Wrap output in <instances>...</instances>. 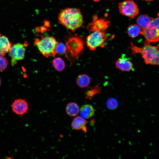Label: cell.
<instances>
[{"mask_svg":"<svg viewBox=\"0 0 159 159\" xmlns=\"http://www.w3.org/2000/svg\"><path fill=\"white\" fill-rule=\"evenodd\" d=\"M58 19L61 24L72 31L81 27L83 23L80 10L76 8H68L62 10Z\"/></svg>","mask_w":159,"mask_h":159,"instance_id":"6da1fadb","label":"cell"},{"mask_svg":"<svg viewBox=\"0 0 159 159\" xmlns=\"http://www.w3.org/2000/svg\"><path fill=\"white\" fill-rule=\"evenodd\" d=\"M131 54L139 53L141 55L145 63L147 64L159 66V47L151 45L145 41L141 47L135 46L132 43L129 47Z\"/></svg>","mask_w":159,"mask_h":159,"instance_id":"7a4b0ae2","label":"cell"},{"mask_svg":"<svg viewBox=\"0 0 159 159\" xmlns=\"http://www.w3.org/2000/svg\"><path fill=\"white\" fill-rule=\"evenodd\" d=\"M58 43L54 37L47 36L36 39L34 44L43 56L48 57L56 54L55 49Z\"/></svg>","mask_w":159,"mask_h":159,"instance_id":"3957f363","label":"cell"},{"mask_svg":"<svg viewBox=\"0 0 159 159\" xmlns=\"http://www.w3.org/2000/svg\"><path fill=\"white\" fill-rule=\"evenodd\" d=\"M65 55L71 62L77 59L84 50V42L81 38L77 36L69 38L66 42Z\"/></svg>","mask_w":159,"mask_h":159,"instance_id":"277c9868","label":"cell"},{"mask_svg":"<svg viewBox=\"0 0 159 159\" xmlns=\"http://www.w3.org/2000/svg\"><path fill=\"white\" fill-rule=\"evenodd\" d=\"M107 38L104 30L94 31L87 37V46L92 51L95 50L98 47H104L105 42Z\"/></svg>","mask_w":159,"mask_h":159,"instance_id":"5b68a950","label":"cell"},{"mask_svg":"<svg viewBox=\"0 0 159 159\" xmlns=\"http://www.w3.org/2000/svg\"><path fill=\"white\" fill-rule=\"evenodd\" d=\"M118 7L122 15L132 18L135 17L139 13L138 6L132 0H126L120 3Z\"/></svg>","mask_w":159,"mask_h":159,"instance_id":"8992f818","label":"cell"},{"mask_svg":"<svg viewBox=\"0 0 159 159\" xmlns=\"http://www.w3.org/2000/svg\"><path fill=\"white\" fill-rule=\"evenodd\" d=\"M26 49L24 44L17 43L12 45L9 51V56L11 58V63L14 66L17 61L23 60L25 57Z\"/></svg>","mask_w":159,"mask_h":159,"instance_id":"52a82bcc","label":"cell"},{"mask_svg":"<svg viewBox=\"0 0 159 159\" xmlns=\"http://www.w3.org/2000/svg\"><path fill=\"white\" fill-rule=\"evenodd\" d=\"M11 107L13 112L15 114L22 116L26 114L29 110V105L24 99H18L12 102Z\"/></svg>","mask_w":159,"mask_h":159,"instance_id":"ba28073f","label":"cell"},{"mask_svg":"<svg viewBox=\"0 0 159 159\" xmlns=\"http://www.w3.org/2000/svg\"><path fill=\"white\" fill-rule=\"evenodd\" d=\"M140 34L144 36L145 41L148 42L159 41V29L157 28L148 26L142 29Z\"/></svg>","mask_w":159,"mask_h":159,"instance_id":"9c48e42d","label":"cell"},{"mask_svg":"<svg viewBox=\"0 0 159 159\" xmlns=\"http://www.w3.org/2000/svg\"><path fill=\"white\" fill-rule=\"evenodd\" d=\"M115 66L117 69L125 72L130 71L133 68L132 62L123 54L116 61Z\"/></svg>","mask_w":159,"mask_h":159,"instance_id":"30bf717a","label":"cell"},{"mask_svg":"<svg viewBox=\"0 0 159 159\" xmlns=\"http://www.w3.org/2000/svg\"><path fill=\"white\" fill-rule=\"evenodd\" d=\"M87 123V121L85 119L81 116H78L73 120L71 126L72 129L74 130H82L85 132H86L87 131L86 127Z\"/></svg>","mask_w":159,"mask_h":159,"instance_id":"8fae6325","label":"cell"},{"mask_svg":"<svg viewBox=\"0 0 159 159\" xmlns=\"http://www.w3.org/2000/svg\"><path fill=\"white\" fill-rule=\"evenodd\" d=\"M12 44L8 38L0 34V55L4 56L9 52Z\"/></svg>","mask_w":159,"mask_h":159,"instance_id":"7c38bea8","label":"cell"},{"mask_svg":"<svg viewBox=\"0 0 159 159\" xmlns=\"http://www.w3.org/2000/svg\"><path fill=\"white\" fill-rule=\"evenodd\" d=\"M95 112L93 106L88 104L82 105L80 110V116L85 119L91 118L94 115Z\"/></svg>","mask_w":159,"mask_h":159,"instance_id":"4fadbf2b","label":"cell"},{"mask_svg":"<svg viewBox=\"0 0 159 159\" xmlns=\"http://www.w3.org/2000/svg\"><path fill=\"white\" fill-rule=\"evenodd\" d=\"M109 23L104 19L97 20L90 24L88 29L92 31L104 30L108 26Z\"/></svg>","mask_w":159,"mask_h":159,"instance_id":"5bb4252c","label":"cell"},{"mask_svg":"<svg viewBox=\"0 0 159 159\" xmlns=\"http://www.w3.org/2000/svg\"><path fill=\"white\" fill-rule=\"evenodd\" d=\"M80 108L78 105L75 102L68 103L66 107L67 114L69 116H77L80 112Z\"/></svg>","mask_w":159,"mask_h":159,"instance_id":"9a60e30c","label":"cell"},{"mask_svg":"<svg viewBox=\"0 0 159 159\" xmlns=\"http://www.w3.org/2000/svg\"><path fill=\"white\" fill-rule=\"evenodd\" d=\"M153 19L147 15H141L138 17L136 21L138 25L142 29H143L148 26Z\"/></svg>","mask_w":159,"mask_h":159,"instance_id":"2e32d148","label":"cell"},{"mask_svg":"<svg viewBox=\"0 0 159 159\" xmlns=\"http://www.w3.org/2000/svg\"><path fill=\"white\" fill-rule=\"evenodd\" d=\"M90 82L89 77L87 74H83L79 75L76 79V83L81 88H85L89 86Z\"/></svg>","mask_w":159,"mask_h":159,"instance_id":"e0dca14e","label":"cell"},{"mask_svg":"<svg viewBox=\"0 0 159 159\" xmlns=\"http://www.w3.org/2000/svg\"><path fill=\"white\" fill-rule=\"evenodd\" d=\"M101 88L98 85L90 87L85 92V96L86 98L91 100L95 95L101 92Z\"/></svg>","mask_w":159,"mask_h":159,"instance_id":"ac0fdd59","label":"cell"},{"mask_svg":"<svg viewBox=\"0 0 159 159\" xmlns=\"http://www.w3.org/2000/svg\"><path fill=\"white\" fill-rule=\"evenodd\" d=\"M141 30L142 29L138 25H131L127 28V33L130 37L135 38L140 33Z\"/></svg>","mask_w":159,"mask_h":159,"instance_id":"d6986e66","label":"cell"},{"mask_svg":"<svg viewBox=\"0 0 159 159\" xmlns=\"http://www.w3.org/2000/svg\"><path fill=\"white\" fill-rule=\"evenodd\" d=\"M52 65L55 69L59 72L62 71L65 66L64 61L60 57H56L53 59Z\"/></svg>","mask_w":159,"mask_h":159,"instance_id":"ffe728a7","label":"cell"},{"mask_svg":"<svg viewBox=\"0 0 159 159\" xmlns=\"http://www.w3.org/2000/svg\"><path fill=\"white\" fill-rule=\"evenodd\" d=\"M66 50V46L62 42H58L56 46L55 49L56 54H65Z\"/></svg>","mask_w":159,"mask_h":159,"instance_id":"44dd1931","label":"cell"},{"mask_svg":"<svg viewBox=\"0 0 159 159\" xmlns=\"http://www.w3.org/2000/svg\"><path fill=\"white\" fill-rule=\"evenodd\" d=\"M117 101L114 98H109L107 101L106 105L110 109L114 110L116 109L118 106Z\"/></svg>","mask_w":159,"mask_h":159,"instance_id":"7402d4cb","label":"cell"},{"mask_svg":"<svg viewBox=\"0 0 159 159\" xmlns=\"http://www.w3.org/2000/svg\"><path fill=\"white\" fill-rule=\"evenodd\" d=\"M8 61L4 56L0 55V70H4L8 65Z\"/></svg>","mask_w":159,"mask_h":159,"instance_id":"603a6c76","label":"cell"},{"mask_svg":"<svg viewBox=\"0 0 159 159\" xmlns=\"http://www.w3.org/2000/svg\"><path fill=\"white\" fill-rule=\"evenodd\" d=\"M148 26L155 27L159 29V13L158 14L157 17L152 20Z\"/></svg>","mask_w":159,"mask_h":159,"instance_id":"cb8c5ba5","label":"cell"},{"mask_svg":"<svg viewBox=\"0 0 159 159\" xmlns=\"http://www.w3.org/2000/svg\"><path fill=\"white\" fill-rule=\"evenodd\" d=\"M145 0L146 1L150 2V1H153V0Z\"/></svg>","mask_w":159,"mask_h":159,"instance_id":"d4e9b609","label":"cell"},{"mask_svg":"<svg viewBox=\"0 0 159 159\" xmlns=\"http://www.w3.org/2000/svg\"><path fill=\"white\" fill-rule=\"evenodd\" d=\"M94 1H100L101 0H93Z\"/></svg>","mask_w":159,"mask_h":159,"instance_id":"484cf974","label":"cell"},{"mask_svg":"<svg viewBox=\"0 0 159 159\" xmlns=\"http://www.w3.org/2000/svg\"><path fill=\"white\" fill-rule=\"evenodd\" d=\"M1 79L0 78V86H1Z\"/></svg>","mask_w":159,"mask_h":159,"instance_id":"4316f807","label":"cell"}]
</instances>
